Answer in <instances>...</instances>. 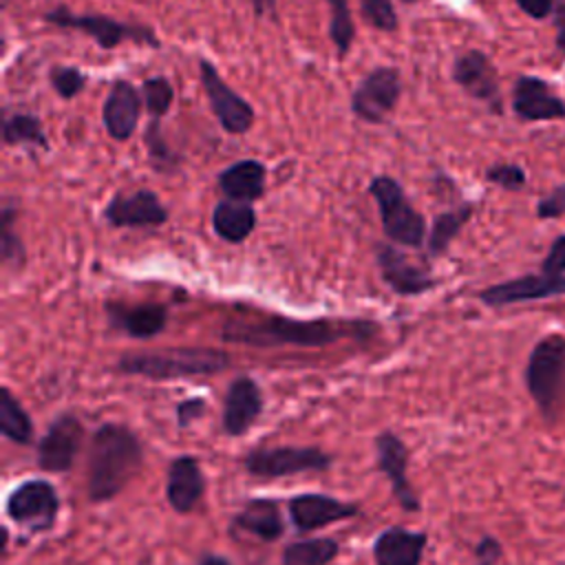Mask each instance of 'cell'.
<instances>
[{"mask_svg":"<svg viewBox=\"0 0 565 565\" xmlns=\"http://www.w3.org/2000/svg\"><path fill=\"white\" fill-rule=\"evenodd\" d=\"M371 322H333L327 318L298 320L280 313H238L225 322L221 340L247 347H324L347 335H355L358 331H371Z\"/></svg>","mask_w":565,"mask_h":565,"instance_id":"1","label":"cell"},{"mask_svg":"<svg viewBox=\"0 0 565 565\" xmlns=\"http://www.w3.org/2000/svg\"><path fill=\"white\" fill-rule=\"evenodd\" d=\"M143 463L139 437L124 424L106 422L95 428L86 459V494L93 503L115 499Z\"/></svg>","mask_w":565,"mask_h":565,"instance_id":"2","label":"cell"},{"mask_svg":"<svg viewBox=\"0 0 565 565\" xmlns=\"http://www.w3.org/2000/svg\"><path fill=\"white\" fill-rule=\"evenodd\" d=\"M232 355L216 347H170L154 351H128L115 362L121 375H139L154 382L207 377L230 369Z\"/></svg>","mask_w":565,"mask_h":565,"instance_id":"3","label":"cell"},{"mask_svg":"<svg viewBox=\"0 0 565 565\" xmlns=\"http://www.w3.org/2000/svg\"><path fill=\"white\" fill-rule=\"evenodd\" d=\"M523 384L545 419H554L565 399V333H547L532 347Z\"/></svg>","mask_w":565,"mask_h":565,"instance_id":"4","label":"cell"},{"mask_svg":"<svg viewBox=\"0 0 565 565\" xmlns=\"http://www.w3.org/2000/svg\"><path fill=\"white\" fill-rule=\"evenodd\" d=\"M369 194L375 199L384 236L402 247H422L428 236L426 218L408 201L402 183L388 174H377L369 183Z\"/></svg>","mask_w":565,"mask_h":565,"instance_id":"5","label":"cell"},{"mask_svg":"<svg viewBox=\"0 0 565 565\" xmlns=\"http://www.w3.org/2000/svg\"><path fill=\"white\" fill-rule=\"evenodd\" d=\"M42 18H44V22H49L53 26L75 29V31L86 33L104 51H110V49L119 46L126 40L150 46V49L161 46L159 38L154 35V31L150 26L119 22V20H115L110 15H104V13H75L66 7H57V9L46 11Z\"/></svg>","mask_w":565,"mask_h":565,"instance_id":"6","label":"cell"},{"mask_svg":"<svg viewBox=\"0 0 565 565\" xmlns=\"http://www.w3.org/2000/svg\"><path fill=\"white\" fill-rule=\"evenodd\" d=\"M9 521L24 527L29 534L53 530L60 514V494L49 479H24L11 488L4 501Z\"/></svg>","mask_w":565,"mask_h":565,"instance_id":"7","label":"cell"},{"mask_svg":"<svg viewBox=\"0 0 565 565\" xmlns=\"http://www.w3.org/2000/svg\"><path fill=\"white\" fill-rule=\"evenodd\" d=\"M333 463V457L318 446H258L252 448L243 466L252 477L278 479L300 472H324Z\"/></svg>","mask_w":565,"mask_h":565,"instance_id":"8","label":"cell"},{"mask_svg":"<svg viewBox=\"0 0 565 565\" xmlns=\"http://www.w3.org/2000/svg\"><path fill=\"white\" fill-rule=\"evenodd\" d=\"M402 97V75L395 66L371 68L351 93V113L366 124H382Z\"/></svg>","mask_w":565,"mask_h":565,"instance_id":"9","label":"cell"},{"mask_svg":"<svg viewBox=\"0 0 565 565\" xmlns=\"http://www.w3.org/2000/svg\"><path fill=\"white\" fill-rule=\"evenodd\" d=\"M199 77L201 86L207 95L210 110L221 124V128L230 135H245L254 126V108L252 104L241 97L218 73L214 62L199 57Z\"/></svg>","mask_w":565,"mask_h":565,"instance_id":"10","label":"cell"},{"mask_svg":"<svg viewBox=\"0 0 565 565\" xmlns=\"http://www.w3.org/2000/svg\"><path fill=\"white\" fill-rule=\"evenodd\" d=\"M84 424L75 413H60L35 446L40 470L55 475L71 470L84 446Z\"/></svg>","mask_w":565,"mask_h":565,"instance_id":"11","label":"cell"},{"mask_svg":"<svg viewBox=\"0 0 565 565\" xmlns=\"http://www.w3.org/2000/svg\"><path fill=\"white\" fill-rule=\"evenodd\" d=\"M375 466L386 477L393 497L404 512H419V497L408 479V448L393 430H380L373 439Z\"/></svg>","mask_w":565,"mask_h":565,"instance_id":"12","label":"cell"},{"mask_svg":"<svg viewBox=\"0 0 565 565\" xmlns=\"http://www.w3.org/2000/svg\"><path fill=\"white\" fill-rule=\"evenodd\" d=\"M565 296V276H547L539 274H523L510 280H501L494 285L483 287L477 298L490 309H501L519 302H534Z\"/></svg>","mask_w":565,"mask_h":565,"instance_id":"13","label":"cell"},{"mask_svg":"<svg viewBox=\"0 0 565 565\" xmlns=\"http://www.w3.org/2000/svg\"><path fill=\"white\" fill-rule=\"evenodd\" d=\"M452 82L472 99L483 102L492 113H501L499 75L490 57L479 49H468L452 60Z\"/></svg>","mask_w":565,"mask_h":565,"instance_id":"14","label":"cell"},{"mask_svg":"<svg viewBox=\"0 0 565 565\" xmlns=\"http://www.w3.org/2000/svg\"><path fill=\"white\" fill-rule=\"evenodd\" d=\"M375 263L382 280L397 296H422L430 291L437 280L430 276L428 265H419L406 256L395 243H375Z\"/></svg>","mask_w":565,"mask_h":565,"instance_id":"15","label":"cell"},{"mask_svg":"<svg viewBox=\"0 0 565 565\" xmlns=\"http://www.w3.org/2000/svg\"><path fill=\"white\" fill-rule=\"evenodd\" d=\"M170 212L161 199L148 190H135L130 194L117 192L104 207V221L110 227L141 230V227H161L168 221Z\"/></svg>","mask_w":565,"mask_h":565,"instance_id":"16","label":"cell"},{"mask_svg":"<svg viewBox=\"0 0 565 565\" xmlns=\"http://www.w3.org/2000/svg\"><path fill=\"white\" fill-rule=\"evenodd\" d=\"M287 512H289L291 525L305 534V532L322 530L338 521L351 519L360 512V508L353 501H344L331 494L302 492L287 501Z\"/></svg>","mask_w":565,"mask_h":565,"instance_id":"17","label":"cell"},{"mask_svg":"<svg viewBox=\"0 0 565 565\" xmlns=\"http://www.w3.org/2000/svg\"><path fill=\"white\" fill-rule=\"evenodd\" d=\"M265 406L263 388L252 375H238L230 382L223 397L221 426L230 437L245 435L254 422L260 417Z\"/></svg>","mask_w":565,"mask_h":565,"instance_id":"18","label":"cell"},{"mask_svg":"<svg viewBox=\"0 0 565 565\" xmlns=\"http://www.w3.org/2000/svg\"><path fill=\"white\" fill-rule=\"evenodd\" d=\"M108 327L132 338V340H150L166 329L168 322V307L159 302H119L108 300L104 302Z\"/></svg>","mask_w":565,"mask_h":565,"instance_id":"19","label":"cell"},{"mask_svg":"<svg viewBox=\"0 0 565 565\" xmlns=\"http://www.w3.org/2000/svg\"><path fill=\"white\" fill-rule=\"evenodd\" d=\"M512 110L521 121H554L565 117V102L545 79L521 75L512 86Z\"/></svg>","mask_w":565,"mask_h":565,"instance_id":"20","label":"cell"},{"mask_svg":"<svg viewBox=\"0 0 565 565\" xmlns=\"http://www.w3.org/2000/svg\"><path fill=\"white\" fill-rule=\"evenodd\" d=\"M141 104L143 97L135 84L128 79L113 82L102 106V121L110 139L128 141L135 135L141 117Z\"/></svg>","mask_w":565,"mask_h":565,"instance_id":"21","label":"cell"},{"mask_svg":"<svg viewBox=\"0 0 565 565\" xmlns=\"http://www.w3.org/2000/svg\"><path fill=\"white\" fill-rule=\"evenodd\" d=\"M205 494V475L192 455H179L168 466L166 499L177 514H188Z\"/></svg>","mask_w":565,"mask_h":565,"instance_id":"22","label":"cell"},{"mask_svg":"<svg viewBox=\"0 0 565 565\" xmlns=\"http://www.w3.org/2000/svg\"><path fill=\"white\" fill-rule=\"evenodd\" d=\"M426 545V532L391 525L375 536L371 556L375 565H422Z\"/></svg>","mask_w":565,"mask_h":565,"instance_id":"23","label":"cell"},{"mask_svg":"<svg viewBox=\"0 0 565 565\" xmlns=\"http://www.w3.org/2000/svg\"><path fill=\"white\" fill-rule=\"evenodd\" d=\"M230 527L232 532H245L267 543L278 541L285 532L280 505L276 499L269 497H256L245 501V505L234 514Z\"/></svg>","mask_w":565,"mask_h":565,"instance_id":"24","label":"cell"},{"mask_svg":"<svg viewBox=\"0 0 565 565\" xmlns=\"http://www.w3.org/2000/svg\"><path fill=\"white\" fill-rule=\"evenodd\" d=\"M265 163H260L258 159H241L221 170L216 183L225 199L254 203L265 194Z\"/></svg>","mask_w":565,"mask_h":565,"instance_id":"25","label":"cell"},{"mask_svg":"<svg viewBox=\"0 0 565 565\" xmlns=\"http://www.w3.org/2000/svg\"><path fill=\"white\" fill-rule=\"evenodd\" d=\"M256 227V210L252 203L223 199L212 210V230L218 238L238 245L252 236Z\"/></svg>","mask_w":565,"mask_h":565,"instance_id":"26","label":"cell"},{"mask_svg":"<svg viewBox=\"0 0 565 565\" xmlns=\"http://www.w3.org/2000/svg\"><path fill=\"white\" fill-rule=\"evenodd\" d=\"M475 205L461 203L452 210H446L435 216L428 236H426V249L430 256H441L448 252L450 243L457 238V234L466 227V223L472 218Z\"/></svg>","mask_w":565,"mask_h":565,"instance_id":"27","label":"cell"},{"mask_svg":"<svg viewBox=\"0 0 565 565\" xmlns=\"http://www.w3.org/2000/svg\"><path fill=\"white\" fill-rule=\"evenodd\" d=\"M340 543L333 536L298 539L282 547L280 565H329L335 561Z\"/></svg>","mask_w":565,"mask_h":565,"instance_id":"28","label":"cell"},{"mask_svg":"<svg viewBox=\"0 0 565 565\" xmlns=\"http://www.w3.org/2000/svg\"><path fill=\"white\" fill-rule=\"evenodd\" d=\"M0 433L13 444H31L33 422L9 386L0 388Z\"/></svg>","mask_w":565,"mask_h":565,"instance_id":"29","label":"cell"},{"mask_svg":"<svg viewBox=\"0 0 565 565\" xmlns=\"http://www.w3.org/2000/svg\"><path fill=\"white\" fill-rule=\"evenodd\" d=\"M2 141L7 146H31V148L49 150V139L40 117L29 113H13L4 117Z\"/></svg>","mask_w":565,"mask_h":565,"instance_id":"30","label":"cell"},{"mask_svg":"<svg viewBox=\"0 0 565 565\" xmlns=\"http://www.w3.org/2000/svg\"><path fill=\"white\" fill-rule=\"evenodd\" d=\"M15 218L18 207L13 205V201H4L0 212V258L4 267H22L26 258L24 243L15 232Z\"/></svg>","mask_w":565,"mask_h":565,"instance_id":"31","label":"cell"},{"mask_svg":"<svg viewBox=\"0 0 565 565\" xmlns=\"http://www.w3.org/2000/svg\"><path fill=\"white\" fill-rule=\"evenodd\" d=\"M143 146L148 150L150 166L161 174H174L179 170V154L172 150L161 132V119H150L143 128Z\"/></svg>","mask_w":565,"mask_h":565,"instance_id":"32","label":"cell"},{"mask_svg":"<svg viewBox=\"0 0 565 565\" xmlns=\"http://www.w3.org/2000/svg\"><path fill=\"white\" fill-rule=\"evenodd\" d=\"M329 11H331V20H329V35L331 42L335 46L338 57H344L353 44L355 38V24L351 18V9H349V0H327Z\"/></svg>","mask_w":565,"mask_h":565,"instance_id":"33","label":"cell"},{"mask_svg":"<svg viewBox=\"0 0 565 565\" xmlns=\"http://www.w3.org/2000/svg\"><path fill=\"white\" fill-rule=\"evenodd\" d=\"M141 97H143V106H146V113L150 115V119H161L174 102V88H172L170 79L163 75L148 77L141 84Z\"/></svg>","mask_w":565,"mask_h":565,"instance_id":"34","label":"cell"},{"mask_svg":"<svg viewBox=\"0 0 565 565\" xmlns=\"http://www.w3.org/2000/svg\"><path fill=\"white\" fill-rule=\"evenodd\" d=\"M88 77L86 73H82L77 66H66V64H55L49 68V84L51 88L62 97V99H71L75 95H79L86 86Z\"/></svg>","mask_w":565,"mask_h":565,"instance_id":"35","label":"cell"},{"mask_svg":"<svg viewBox=\"0 0 565 565\" xmlns=\"http://www.w3.org/2000/svg\"><path fill=\"white\" fill-rule=\"evenodd\" d=\"M360 13L377 31L393 33L397 29V13L391 0H360Z\"/></svg>","mask_w":565,"mask_h":565,"instance_id":"36","label":"cell"},{"mask_svg":"<svg viewBox=\"0 0 565 565\" xmlns=\"http://www.w3.org/2000/svg\"><path fill=\"white\" fill-rule=\"evenodd\" d=\"M486 181L508 190V192H516L521 188H525V170L519 166V163H512V161H501V163H492L488 170H486Z\"/></svg>","mask_w":565,"mask_h":565,"instance_id":"37","label":"cell"},{"mask_svg":"<svg viewBox=\"0 0 565 565\" xmlns=\"http://www.w3.org/2000/svg\"><path fill=\"white\" fill-rule=\"evenodd\" d=\"M536 216L541 221L565 216V183L552 188L545 196L536 201Z\"/></svg>","mask_w":565,"mask_h":565,"instance_id":"38","label":"cell"},{"mask_svg":"<svg viewBox=\"0 0 565 565\" xmlns=\"http://www.w3.org/2000/svg\"><path fill=\"white\" fill-rule=\"evenodd\" d=\"M207 411V402L203 397H185L177 404L174 408V417H177V426L179 428H188L194 422H199Z\"/></svg>","mask_w":565,"mask_h":565,"instance_id":"39","label":"cell"},{"mask_svg":"<svg viewBox=\"0 0 565 565\" xmlns=\"http://www.w3.org/2000/svg\"><path fill=\"white\" fill-rule=\"evenodd\" d=\"M475 565H499L503 556V545L497 536L483 534L475 545Z\"/></svg>","mask_w":565,"mask_h":565,"instance_id":"40","label":"cell"},{"mask_svg":"<svg viewBox=\"0 0 565 565\" xmlns=\"http://www.w3.org/2000/svg\"><path fill=\"white\" fill-rule=\"evenodd\" d=\"M541 271L547 276H565V234L556 236L541 260Z\"/></svg>","mask_w":565,"mask_h":565,"instance_id":"41","label":"cell"},{"mask_svg":"<svg viewBox=\"0 0 565 565\" xmlns=\"http://www.w3.org/2000/svg\"><path fill=\"white\" fill-rule=\"evenodd\" d=\"M523 13H527L534 20H545L547 15L554 13V0H516Z\"/></svg>","mask_w":565,"mask_h":565,"instance_id":"42","label":"cell"},{"mask_svg":"<svg viewBox=\"0 0 565 565\" xmlns=\"http://www.w3.org/2000/svg\"><path fill=\"white\" fill-rule=\"evenodd\" d=\"M554 29H556V49L565 55V2L554 7Z\"/></svg>","mask_w":565,"mask_h":565,"instance_id":"43","label":"cell"},{"mask_svg":"<svg viewBox=\"0 0 565 565\" xmlns=\"http://www.w3.org/2000/svg\"><path fill=\"white\" fill-rule=\"evenodd\" d=\"M252 9H254V13L256 15H276V0H245Z\"/></svg>","mask_w":565,"mask_h":565,"instance_id":"44","label":"cell"},{"mask_svg":"<svg viewBox=\"0 0 565 565\" xmlns=\"http://www.w3.org/2000/svg\"><path fill=\"white\" fill-rule=\"evenodd\" d=\"M196 565H232L225 556H221V554H214V552H205L201 558H199V563Z\"/></svg>","mask_w":565,"mask_h":565,"instance_id":"45","label":"cell"},{"mask_svg":"<svg viewBox=\"0 0 565 565\" xmlns=\"http://www.w3.org/2000/svg\"><path fill=\"white\" fill-rule=\"evenodd\" d=\"M404 4H413V2H419V0H402Z\"/></svg>","mask_w":565,"mask_h":565,"instance_id":"46","label":"cell"},{"mask_svg":"<svg viewBox=\"0 0 565 565\" xmlns=\"http://www.w3.org/2000/svg\"><path fill=\"white\" fill-rule=\"evenodd\" d=\"M563 501H565V492H563Z\"/></svg>","mask_w":565,"mask_h":565,"instance_id":"47","label":"cell"}]
</instances>
